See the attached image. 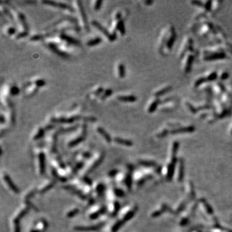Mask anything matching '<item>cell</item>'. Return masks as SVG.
Segmentation results:
<instances>
[{"instance_id":"cell-1","label":"cell","mask_w":232,"mask_h":232,"mask_svg":"<svg viewBox=\"0 0 232 232\" xmlns=\"http://www.w3.org/2000/svg\"><path fill=\"white\" fill-rule=\"evenodd\" d=\"M92 25H93L94 27H95L96 28L100 30V31L101 32L103 33V34L105 35L106 36V38H108L109 39L110 41H111V42H113V41H114L116 39H117V34H116V32L114 31L112 34L111 33H110L107 30L106 28H105L104 26H103L102 25H101L99 22H97V21H93L92 22Z\"/></svg>"},{"instance_id":"cell-2","label":"cell","mask_w":232,"mask_h":232,"mask_svg":"<svg viewBox=\"0 0 232 232\" xmlns=\"http://www.w3.org/2000/svg\"><path fill=\"white\" fill-rule=\"evenodd\" d=\"M80 119H83V117L81 116H74L70 117H52L50 121L54 123H72Z\"/></svg>"},{"instance_id":"cell-3","label":"cell","mask_w":232,"mask_h":232,"mask_svg":"<svg viewBox=\"0 0 232 232\" xmlns=\"http://www.w3.org/2000/svg\"><path fill=\"white\" fill-rule=\"evenodd\" d=\"M43 3L44 4H46V5L52 6V7H57V8H62V9H67V10H69L71 12H75V10H74V8L73 7H72L69 5L64 3L53 1H43Z\"/></svg>"},{"instance_id":"cell-4","label":"cell","mask_w":232,"mask_h":232,"mask_svg":"<svg viewBox=\"0 0 232 232\" xmlns=\"http://www.w3.org/2000/svg\"><path fill=\"white\" fill-rule=\"evenodd\" d=\"M48 48H49L50 50L52 51L53 52H54L56 54L58 55L60 57H63V58H65V59H67V58H69L70 57V55H69L68 53H66L63 51L59 49L58 46L56 45V44L54 43H48L47 45Z\"/></svg>"},{"instance_id":"cell-5","label":"cell","mask_w":232,"mask_h":232,"mask_svg":"<svg viewBox=\"0 0 232 232\" xmlns=\"http://www.w3.org/2000/svg\"><path fill=\"white\" fill-rule=\"evenodd\" d=\"M77 5H78L79 11H80L81 16V18L82 19H83V21L84 25H85V28L86 29V30H87V32H89L90 31V26H89V24H88V19H87V14H86V12H85V8H84L83 6L82 5V3L80 1H77Z\"/></svg>"},{"instance_id":"cell-6","label":"cell","mask_w":232,"mask_h":232,"mask_svg":"<svg viewBox=\"0 0 232 232\" xmlns=\"http://www.w3.org/2000/svg\"><path fill=\"white\" fill-rule=\"evenodd\" d=\"M60 38L63 41H66L67 43H69V44L74 45H77L79 46L80 45V42L79 40L76 39L75 38L71 37V36H69V35L66 34L65 33H61L59 36Z\"/></svg>"},{"instance_id":"cell-7","label":"cell","mask_w":232,"mask_h":232,"mask_svg":"<svg viewBox=\"0 0 232 232\" xmlns=\"http://www.w3.org/2000/svg\"><path fill=\"white\" fill-rule=\"evenodd\" d=\"M18 18H19V20H20V23H21V25L23 26V28L25 29V31L28 32L29 27H28V23L26 22V18H25V15L23 14L22 12H19V13H18Z\"/></svg>"},{"instance_id":"cell-8","label":"cell","mask_w":232,"mask_h":232,"mask_svg":"<svg viewBox=\"0 0 232 232\" xmlns=\"http://www.w3.org/2000/svg\"><path fill=\"white\" fill-rule=\"evenodd\" d=\"M117 99L123 102H135L137 101V97L133 95H119L117 97Z\"/></svg>"},{"instance_id":"cell-9","label":"cell","mask_w":232,"mask_h":232,"mask_svg":"<svg viewBox=\"0 0 232 232\" xmlns=\"http://www.w3.org/2000/svg\"><path fill=\"white\" fill-rule=\"evenodd\" d=\"M4 179H5V181L7 182V185H8V186H9L10 188H11V190H12L14 192H15V193H17L20 192V191H19V189H18V188H17L16 186H15L14 184L12 183V180L10 179V178L9 177H8V175H7V174H5V175H4Z\"/></svg>"},{"instance_id":"cell-10","label":"cell","mask_w":232,"mask_h":232,"mask_svg":"<svg viewBox=\"0 0 232 232\" xmlns=\"http://www.w3.org/2000/svg\"><path fill=\"white\" fill-rule=\"evenodd\" d=\"M97 132H98L99 133V134H101V135L104 137V138H105V140H106L107 142H111L112 141L111 137H110V136L108 133L106 132V130H105L104 128H101V127H98L97 128Z\"/></svg>"},{"instance_id":"cell-11","label":"cell","mask_w":232,"mask_h":232,"mask_svg":"<svg viewBox=\"0 0 232 232\" xmlns=\"http://www.w3.org/2000/svg\"><path fill=\"white\" fill-rule=\"evenodd\" d=\"M226 57V55L224 53H215L212 55H210L209 56L205 57L206 60H215V59H224Z\"/></svg>"},{"instance_id":"cell-12","label":"cell","mask_w":232,"mask_h":232,"mask_svg":"<svg viewBox=\"0 0 232 232\" xmlns=\"http://www.w3.org/2000/svg\"><path fill=\"white\" fill-rule=\"evenodd\" d=\"M114 141L116 142H117L119 144H122V145L127 146H130L132 145V142L129 140H126V139H123L120 137H116L114 138Z\"/></svg>"},{"instance_id":"cell-13","label":"cell","mask_w":232,"mask_h":232,"mask_svg":"<svg viewBox=\"0 0 232 232\" xmlns=\"http://www.w3.org/2000/svg\"><path fill=\"white\" fill-rule=\"evenodd\" d=\"M116 30H119L122 35H124L125 34V27H124V21L122 20L118 21V23H117V25L116 26Z\"/></svg>"},{"instance_id":"cell-14","label":"cell","mask_w":232,"mask_h":232,"mask_svg":"<svg viewBox=\"0 0 232 232\" xmlns=\"http://www.w3.org/2000/svg\"><path fill=\"white\" fill-rule=\"evenodd\" d=\"M102 42V38H99V37H97L95 38L92 39L87 42V45L88 46H93L97 45L100 44Z\"/></svg>"},{"instance_id":"cell-15","label":"cell","mask_w":232,"mask_h":232,"mask_svg":"<svg viewBox=\"0 0 232 232\" xmlns=\"http://www.w3.org/2000/svg\"><path fill=\"white\" fill-rule=\"evenodd\" d=\"M118 74L121 78H124L126 75V69L124 64L120 63L118 65Z\"/></svg>"},{"instance_id":"cell-16","label":"cell","mask_w":232,"mask_h":232,"mask_svg":"<svg viewBox=\"0 0 232 232\" xmlns=\"http://www.w3.org/2000/svg\"><path fill=\"white\" fill-rule=\"evenodd\" d=\"M84 140H85V136H80V137H79L78 138H77V139H74V140L71 141V142L69 143V146H70V147L75 146L79 144V143L81 142L82 141H83Z\"/></svg>"},{"instance_id":"cell-17","label":"cell","mask_w":232,"mask_h":232,"mask_svg":"<svg viewBox=\"0 0 232 232\" xmlns=\"http://www.w3.org/2000/svg\"><path fill=\"white\" fill-rule=\"evenodd\" d=\"M39 162H40V170L41 173H43L45 171V155L43 153H40L39 156Z\"/></svg>"},{"instance_id":"cell-18","label":"cell","mask_w":232,"mask_h":232,"mask_svg":"<svg viewBox=\"0 0 232 232\" xmlns=\"http://www.w3.org/2000/svg\"><path fill=\"white\" fill-rule=\"evenodd\" d=\"M52 33H51V34H47L45 35H41V34H38V35H34V36H33L32 37L30 38V40L32 41H38V40H41V39H44L45 38H47L48 36H50V35H52Z\"/></svg>"},{"instance_id":"cell-19","label":"cell","mask_w":232,"mask_h":232,"mask_svg":"<svg viewBox=\"0 0 232 232\" xmlns=\"http://www.w3.org/2000/svg\"><path fill=\"white\" fill-rule=\"evenodd\" d=\"M20 92V88H18L17 86L16 85H14V86H12L10 88V94L12 95H13V96H15V95H18Z\"/></svg>"},{"instance_id":"cell-20","label":"cell","mask_w":232,"mask_h":232,"mask_svg":"<svg viewBox=\"0 0 232 232\" xmlns=\"http://www.w3.org/2000/svg\"><path fill=\"white\" fill-rule=\"evenodd\" d=\"M158 104H159V101H158V100H155V101H154L153 102L152 104H151L150 106H149L148 110V112L149 113L154 112L155 111V110H156V108H157Z\"/></svg>"},{"instance_id":"cell-21","label":"cell","mask_w":232,"mask_h":232,"mask_svg":"<svg viewBox=\"0 0 232 232\" xmlns=\"http://www.w3.org/2000/svg\"><path fill=\"white\" fill-rule=\"evenodd\" d=\"M98 228V226H90V227H77L75 228V230L78 231H90L96 230Z\"/></svg>"},{"instance_id":"cell-22","label":"cell","mask_w":232,"mask_h":232,"mask_svg":"<svg viewBox=\"0 0 232 232\" xmlns=\"http://www.w3.org/2000/svg\"><path fill=\"white\" fill-rule=\"evenodd\" d=\"M45 134V130L43 128H40L38 130V133L36 134V136L34 137V140H38L39 139H41L43 136H44Z\"/></svg>"},{"instance_id":"cell-23","label":"cell","mask_w":232,"mask_h":232,"mask_svg":"<svg viewBox=\"0 0 232 232\" xmlns=\"http://www.w3.org/2000/svg\"><path fill=\"white\" fill-rule=\"evenodd\" d=\"M175 34L174 32H172V35L171 36L170 38L169 39L168 41V43H167V45H168V48H171L172 47V45H173V43H174V40H175Z\"/></svg>"},{"instance_id":"cell-24","label":"cell","mask_w":232,"mask_h":232,"mask_svg":"<svg viewBox=\"0 0 232 232\" xmlns=\"http://www.w3.org/2000/svg\"><path fill=\"white\" fill-rule=\"evenodd\" d=\"M112 93H113V91L111 88H108V89H106V90L104 91V92H103V95L101 97V99L104 100L105 98H106V97H107L110 96V95L112 94Z\"/></svg>"},{"instance_id":"cell-25","label":"cell","mask_w":232,"mask_h":232,"mask_svg":"<svg viewBox=\"0 0 232 232\" xmlns=\"http://www.w3.org/2000/svg\"><path fill=\"white\" fill-rule=\"evenodd\" d=\"M34 84L37 87H42L46 85V81L43 79H39L35 81Z\"/></svg>"},{"instance_id":"cell-26","label":"cell","mask_w":232,"mask_h":232,"mask_svg":"<svg viewBox=\"0 0 232 232\" xmlns=\"http://www.w3.org/2000/svg\"><path fill=\"white\" fill-rule=\"evenodd\" d=\"M171 88H172V87H166V88H163L162 90H159V91H158L157 93H155V96H159V95H163V94H164L165 93H166L167 92L170 91V90H171Z\"/></svg>"},{"instance_id":"cell-27","label":"cell","mask_w":232,"mask_h":232,"mask_svg":"<svg viewBox=\"0 0 232 232\" xmlns=\"http://www.w3.org/2000/svg\"><path fill=\"white\" fill-rule=\"evenodd\" d=\"M193 56H189V57H188V62H187L186 65V69L187 72H188V71L190 70V67H191V64H192V62H193Z\"/></svg>"},{"instance_id":"cell-28","label":"cell","mask_w":232,"mask_h":232,"mask_svg":"<svg viewBox=\"0 0 232 232\" xmlns=\"http://www.w3.org/2000/svg\"><path fill=\"white\" fill-rule=\"evenodd\" d=\"M28 32H26V31L22 32H20L19 34H18L16 35V38L17 39H21V38H25V37H26V36H28Z\"/></svg>"},{"instance_id":"cell-29","label":"cell","mask_w":232,"mask_h":232,"mask_svg":"<svg viewBox=\"0 0 232 232\" xmlns=\"http://www.w3.org/2000/svg\"><path fill=\"white\" fill-rule=\"evenodd\" d=\"M102 3H103V1H101V0L97 1L95 2V5H94V9H95V10L98 11L100 8H101V7Z\"/></svg>"},{"instance_id":"cell-30","label":"cell","mask_w":232,"mask_h":232,"mask_svg":"<svg viewBox=\"0 0 232 232\" xmlns=\"http://www.w3.org/2000/svg\"><path fill=\"white\" fill-rule=\"evenodd\" d=\"M104 91H105V90H104V88H103V87H99V88H97L95 91L93 92V95H97H97H100L101 93H103Z\"/></svg>"},{"instance_id":"cell-31","label":"cell","mask_w":232,"mask_h":232,"mask_svg":"<svg viewBox=\"0 0 232 232\" xmlns=\"http://www.w3.org/2000/svg\"><path fill=\"white\" fill-rule=\"evenodd\" d=\"M83 120L85 121H90V122H94L97 121V119L94 117H83Z\"/></svg>"},{"instance_id":"cell-32","label":"cell","mask_w":232,"mask_h":232,"mask_svg":"<svg viewBox=\"0 0 232 232\" xmlns=\"http://www.w3.org/2000/svg\"><path fill=\"white\" fill-rule=\"evenodd\" d=\"M121 224H122V222L121 221H118L114 226V227L112 228V232H116L117 231L119 230L120 227H121Z\"/></svg>"},{"instance_id":"cell-33","label":"cell","mask_w":232,"mask_h":232,"mask_svg":"<svg viewBox=\"0 0 232 232\" xmlns=\"http://www.w3.org/2000/svg\"><path fill=\"white\" fill-rule=\"evenodd\" d=\"M217 74H216L215 72H213V73L210 74L208 77H207L206 79H207V81H213L217 78Z\"/></svg>"},{"instance_id":"cell-34","label":"cell","mask_w":232,"mask_h":232,"mask_svg":"<svg viewBox=\"0 0 232 232\" xmlns=\"http://www.w3.org/2000/svg\"><path fill=\"white\" fill-rule=\"evenodd\" d=\"M206 81H207V79H206V78H200L199 79H198V80L195 82V87H198V86H199L200 85L204 83Z\"/></svg>"},{"instance_id":"cell-35","label":"cell","mask_w":232,"mask_h":232,"mask_svg":"<svg viewBox=\"0 0 232 232\" xmlns=\"http://www.w3.org/2000/svg\"><path fill=\"white\" fill-rule=\"evenodd\" d=\"M4 12H5V13L6 14H7V16H8L9 17V18H10V20H11L12 21H14V17H13V16H12V14L11 12H10L9 11V10H8L7 8H4Z\"/></svg>"},{"instance_id":"cell-36","label":"cell","mask_w":232,"mask_h":232,"mask_svg":"<svg viewBox=\"0 0 232 232\" xmlns=\"http://www.w3.org/2000/svg\"><path fill=\"white\" fill-rule=\"evenodd\" d=\"M16 30L15 28L14 27H12V26L9 27V28H8V30H7V32H8V34L9 35L14 34L15 33H16Z\"/></svg>"},{"instance_id":"cell-37","label":"cell","mask_w":232,"mask_h":232,"mask_svg":"<svg viewBox=\"0 0 232 232\" xmlns=\"http://www.w3.org/2000/svg\"><path fill=\"white\" fill-rule=\"evenodd\" d=\"M77 213H78V209H74L73 211H72L71 212H70L68 214V216H69V217H71L72 216H74V215H75Z\"/></svg>"},{"instance_id":"cell-38","label":"cell","mask_w":232,"mask_h":232,"mask_svg":"<svg viewBox=\"0 0 232 232\" xmlns=\"http://www.w3.org/2000/svg\"><path fill=\"white\" fill-rule=\"evenodd\" d=\"M211 2L210 1H208L206 3V5H205V8H206V10H209L210 9V7H211Z\"/></svg>"},{"instance_id":"cell-39","label":"cell","mask_w":232,"mask_h":232,"mask_svg":"<svg viewBox=\"0 0 232 232\" xmlns=\"http://www.w3.org/2000/svg\"><path fill=\"white\" fill-rule=\"evenodd\" d=\"M115 18H116V20H117L118 21H120V20H121V13L120 12H118L116 14Z\"/></svg>"},{"instance_id":"cell-40","label":"cell","mask_w":232,"mask_h":232,"mask_svg":"<svg viewBox=\"0 0 232 232\" xmlns=\"http://www.w3.org/2000/svg\"><path fill=\"white\" fill-rule=\"evenodd\" d=\"M0 121H1V124H3V123H5V121H6L5 117H4V116H3V114H1V117H0Z\"/></svg>"},{"instance_id":"cell-41","label":"cell","mask_w":232,"mask_h":232,"mask_svg":"<svg viewBox=\"0 0 232 232\" xmlns=\"http://www.w3.org/2000/svg\"><path fill=\"white\" fill-rule=\"evenodd\" d=\"M228 74L225 72V73H223L222 75H221V79H226V78H228Z\"/></svg>"},{"instance_id":"cell-42","label":"cell","mask_w":232,"mask_h":232,"mask_svg":"<svg viewBox=\"0 0 232 232\" xmlns=\"http://www.w3.org/2000/svg\"><path fill=\"white\" fill-rule=\"evenodd\" d=\"M192 3H193V4H195V5H198V6H203V4L202 3L201 1H193Z\"/></svg>"},{"instance_id":"cell-43","label":"cell","mask_w":232,"mask_h":232,"mask_svg":"<svg viewBox=\"0 0 232 232\" xmlns=\"http://www.w3.org/2000/svg\"><path fill=\"white\" fill-rule=\"evenodd\" d=\"M53 127H54V126H52V124H51V125H48L47 126H46V128L47 130H50V129H52Z\"/></svg>"},{"instance_id":"cell-44","label":"cell","mask_w":232,"mask_h":232,"mask_svg":"<svg viewBox=\"0 0 232 232\" xmlns=\"http://www.w3.org/2000/svg\"><path fill=\"white\" fill-rule=\"evenodd\" d=\"M32 232H35V231H32Z\"/></svg>"}]
</instances>
